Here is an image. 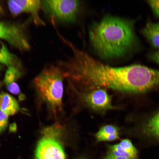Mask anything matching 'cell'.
Instances as JSON below:
<instances>
[{
  "instance_id": "obj_22",
  "label": "cell",
  "mask_w": 159,
  "mask_h": 159,
  "mask_svg": "<svg viewBox=\"0 0 159 159\" xmlns=\"http://www.w3.org/2000/svg\"><path fill=\"white\" fill-rule=\"evenodd\" d=\"M1 83L0 82V87H1Z\"/></svg>"
},
{
  "instance_id": "obj_11",
  "label": "cell",
  "mask_w": 159,
  "mask_h": 159,
  "mask_svg": "<svg viewBox=\"0 0 159 159\" xmlns=\"http://www.w3.org/2000/svg\"><path fill=\"white\" fill-rule=\"evenodd\" d=\"M141 131L145 135L159 140V111L153 115L143 124Z\"/></svg>"
},
{
  "instance_id": "obj_15",
  "label": "cell",
  "mask_w": 159,
  "mask_h": 159,
  "mask_svg": "<svg viewBox=\"0 0 159 159\" xmlns=\"http://www.w3.org/2000/svg\"><path fill=\"white\" fill-rule=\"evenodd\" d=\"M9 116L0 110V134L7 128Z\"/></svg>"
},
{
  "instance_id": "obj_19",
  "label": "cell",
  "mask_w": 159,
  "mask_h": 159,
  "mask_svg": "<svg viewBox=\"0 0 159 159\" xmlns=\"http://www.w3.org/2000/svg\"><path fill=\"white\" fill-rule=\"evenodd\" d=\"M3 12V9L2 8L0 5V16L1 15Z\"/></svg>"
},
{
  "instance_id": "obj_20",
  "label": "cell",
  "mask_w": 159,
  "mask_h": 159,
  "mask_svg": "<svg viewBox=\"0 0 159 159\" xmlns=\"http://www.w3.org/2000/svg\"><path fill=\"white\" fill-rule=\"evenodd\" d=\"M77 159H87L86 158H85V157H80L78 158Z\"/></svg>"
},
{
  "instance_id": "obj_5",
  "label": "cell",
  "mask_w": 159,
  "mask_h": 159,
  "mask_svg": "<svg viewBox=\"0 0 159 159\" xmlns=\"http://www.w3.org/2000/svg\"><path fill=\"white\" fill-rule=\"evenodd\" d=\"M94 89L84 92H76L69 95H73L87 106L97 111H105L114 108L111 97L105 89L100 87Z\"/></svg>"
},
{
  "instance_id": "obj_10",
  "label": "cell",
  "mask_w": 159,
  "mask_h": 159,
  "mask_svg": "<svg viewBox=\"0 0 159 159\" xmlns=\"http://www.w3.org/2000/svg\"><path fill=\"white\" fill-rule=\"evenodd\" d=\"M0 110L9 116L14 115L20 110L17 101L9 94L0 93Z\"/></svg>"
},
{
  "instance_id": "obj_3",
  "label": "cell",
  "mask_w": 159,
  "mask_h": 159,
  "mask_svg": "<svg viewBox=\"0 0 159 159\" xmlns=\"http://www.w3.org/2000/svg\"><path fill=\"white\" fill-rule=\"evenodd\" d=\"M42 6L52 19L64 23L76 21L81 8L79 1L41 0Z\"/></svg>"
},
{
  "instance_id": "obj_2",
  "label": "cell",
  "mask_w": 159,
  "mask_h": 159,
  "mask_svg": "<svg viewBox=\"0 0 159 159\" xmlns=\"http://www.w3.org/2000/svg\"><path fill=\"white\" fill-rule=\"evenodd\" d=\"M62 70L57 62L45 66L32 82L37 110L45 111L56 119L63 114Z\"/></svg>"
},
{
  "instance_id": "obj_7",
  "label": "cell",
  "mask_w": 159,
  "mask_h": 159,
  "mask_svg": "<svg viewBox=\"0 0 159 159\" xmlns=\"http://www.w3.org/2000/svg\"><path fill=\"white\" fill-rule=\"evenodd\" d=\"M7 3L10 12L14 15L24 13L29 14L35 24L40 25L45 24L39 16L42 6L41 0H12L8 1Z\"/></svg>"
},
{
  "instance_id": "obj_4",
  "label": "cell",
  "mask_w": 159,
  "mask_h": 159,
  "mask_svg": "<svg viewBox=\"0 0 159 159\" xmlns=\"http://www.w3.org/2000/svg\"><path fill=\"white\" fill-rule=\"evenodd\" d=\"M0 39L21 51H28L30 45L24 26L13 22L0 21Z\"/></svg>"
},
{
  "instance_id": "obj_18",
  "label": "cell",
  "mask_w": 159,
  "mask_h": 159,
  "mask_svg": "<svg viewBox=\"0 0 159 159\" xmlns=\"http://www.w3.org/2000/svg\"><path fill=\"white\" fill-rule=\"evenodd\" d=\"M150 58L153 61L159 64V49L156 52L151 54Z\"/></svg>"
},
{
  "instance_id": "obj_17",
  "label": "cell",
  "mask_w": 159,
  "mask_h": 159,
  "mask_svg": "<svg viewBox=\"0 0 159 159\" xmlns=\"http://www.w3.org/2000/svg\"><path fill=\"white\" fill-rule=\"evenodd\" d=\"M103 159H129L125 157L116 155L108 152L107 155L103 158Z\"/></svg>"
},
{
  "instance_id": "obj_21",
  "label": "cell",
  "mask_w": 159,
  "mask_h": 159,
  "mask_svg": "<svg viewBox=\"0 0 159 159\" xmlns=\"http://www.w3.org/2000/svg\"><path fill=\"white\" fill-rule=\"evenodd\" d=\"M2 68V66L1 64H0V71L1 69Z\"/></svg>"
},
{
  "instance_id": "obj_9",
  "label": "cell",
  "mask_w": 159,
  "mask_h": 159,
  "mask_svg": "<svg viewBox=\"0 0 159 159\" xmlns=\"http://www.w3.org/2000/svg\"><path fill=\"white\" fill-rule=\"evenodd\" d=\"M108 152L129 159H137L138 152L131 141L128 139L122 140L118 144L108 146Z\"/></svg>"
},
{
  "instance_id": "obj_12",
  "label": "cell",
  "mask_w": 159,
  "mask_h": 159,
  "mask_svg": "<svg viewBox=\"0 0 159 159\" xmlns=\"http://www.w3.org/2000/svg\"><path fill=\"white\" fill-rule=\"evenodd\" d=\"M141 32L152 46L159 49V22H148Z\"/></svg>"
},
{
  "instance_id": "obj_14",
  "label": "cell",
  "mask_w": 159,
  "mask_h": 159,
  "mask_svg": "<svg viewBox=\"0 0 159 159\" xmlns=\"http://www.w3.org/2000/svg\"><path fill=\"white\" fill-rule=\"evenodd\" d=\"M0 63L7 67L11 65L21 66L16 56L9 50L4 43L0 42Z\"/></svg>"
},
{
  "instance_id": "obj_1",
  "label": "cell",
  "mask_w": 159,
  "mask_h": 159,
  "mask_svg": "<svg viewBox=\"0 0 159 159\" xmlns=\"http://www.w3.org/2000/svg\"><path fill=\"white\" fill-rule=\"evenodd\" d=\"M133 24L119 17L104 16L100 21L94 24L89 31L90 39L94 49L105 59L124 56L136 42Z\"/></svg>"
},
{
  "instance_id": "obj_13",
  "label": "cell",
  "mask_w": 159,
  "mask_h": 159,
  "mask_svg": "<svg viewBox=\"0 0 159 159\" xmlns=\"http://www.w3.org/2000/svg\"><path fill=\"white\" fill-rule=\"evenodd\" d=\"M95 136L97 142L113 141L119 138V130L114 125H107L102 127Z\"/></svg>"
},
{
  "instance_id": "obj_8",
  "label": "cell",
  "mask_w": 159,
  "mask_h": 159,
  "mask_svg": "<svg viewBox=\"0 0 159 159\" xmlns=\"http://www.w3.org/2000/svg\"><path fill=\"white\" fill-rule=\"evenodd\" d=\"M21 69V66L11 65L7 67L5 72L4 82L7 90L14 94L18 95L20 92L16 82L23 75Z\"/></svg>"
},
{
  "instance_id": "obj_16",
  "label": "cell",
  "mask_w": 159,
  "mask_h": 159,
  "mask_svg": "<svg viewBox=\"0 0 159 159\" xmlns=\"http://www.w3.org/2000/svg\"><path fill=\"white\" fill-rule=\"evenodd\" d=\"M147 2L154 15L159 17V0H148Z\"/></svg>"
},
{
  "instance_id": "obj_6",
  "label": "cell",
  "mask_w": 159,
  "mask_h": 159,
  "mask_svg": "<svg viewBox=\"0 0 159 159\" xmlns=\"http://www.w3.org/2000/svg\"><path fill=\"white\" fill-rule=\"evenodd\" d=\"M63 148L56 138L45 136L39 141L35 151V159H65Z\"/></svg>"
}]
</instances>
